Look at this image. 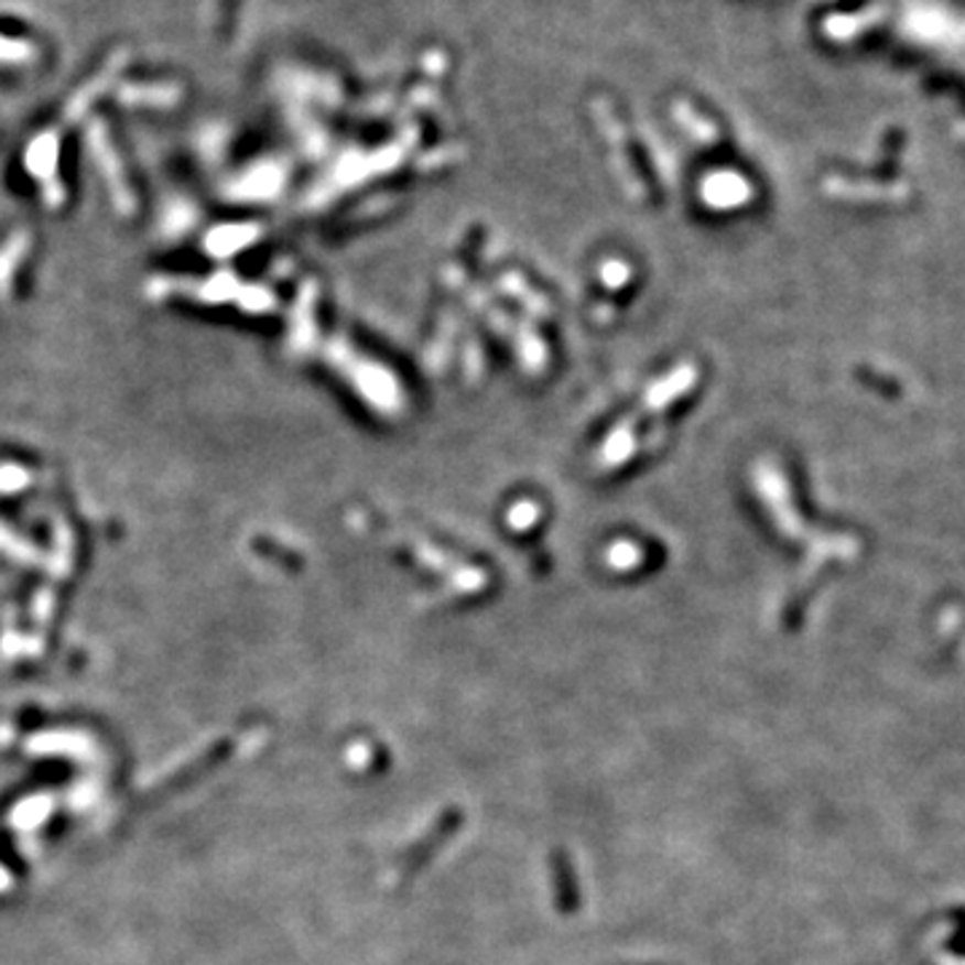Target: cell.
I'll return each instance as SVG.
<instances>
[{
    "label": "cell",
    "instance_id": "obj_1",
    "mask_svg": "<svg viewBox=\"0 0 965 965\" xmlns=\"http://www.w3.org/2000/svg\"><path fill=\"white\" fill-rule=\"evenodd\" d=\"M462 826H464V810L462 807H445L443 813L437 815L435 824L426 828L422 837H419L416 843H413L400 856L398 882L402 885V888H405V885H411L413 877H416L419 871H424L426 866L432 864V858H435L437 853H441L443 847L456 837V832H459Z\"/></svg>",
    "mask_w": 965,
    "mask_h": 965
},
{
    "label": "cell",
    "instance_id": "obj_2",
    "mask_svg": "<svg viewBox=\"0 0 965 965\" xmlns=\"http://www.w3.org/2000/svg\"><path fill=\"white\" fill-rule=\"evenodd\" d=\"M550 869V890H553V907L561 914H577L583 909V888H579L577 869L572 856L563 847H553L547 858Z\"/></svg>",
    "mask_w": 965,
    "mask_h": 965
}]
</instances>
